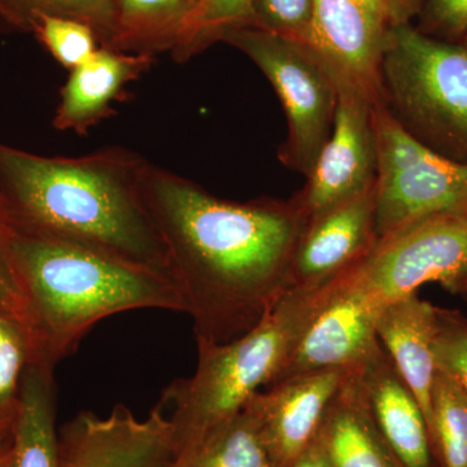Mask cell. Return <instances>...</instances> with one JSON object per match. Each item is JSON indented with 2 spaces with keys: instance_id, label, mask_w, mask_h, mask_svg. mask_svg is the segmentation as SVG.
<instances>
[{
  "instance_id": "cell-1",
  "label": "cell",
  "mask_w": 467,
  "mask_h": 467,
  "mask_svg": "<svg viewBox=\"0 0 467 467\" xmlns=\"http://www.w3.org/2000/svg\"><path fill=\"white\" fill-rule=\"evenodd\" d=\"M143 196L196 343L238 339L290 290L292 259L308 223L294 198L223 201L150 162Z\"/></svg>"
},
{
  "instance_id": "cell-2",
  "label": "cell",
  "mask_w": 467,
  "mask_h": 467,
  "mask_svg": "<svg viewBox=\"0 0 467 467\" xmlns=\"http://www.w3.org/2000/svg\"><path fill=\"white\" fill-rule=\"evenodd\" d=\"M149 164L122 147L45 158L0 143V223L86 245L171 278L144 202Z\"/></svg>"
},
{
  "instance_id": "cell-3",
  "label": "cell",
  "mask_w": 467,
  "mask_h": 467,
  "mask_svg": "<svg viewBox=\"0 0 467 467\" xmlns=\"http://www.w3.org/2000/svg\"><path fill=\"white\" fill-rule=\"evenodd\" d=\"M23 297L32 364L55 368L100 319L133 309L184 313L173 279L94 248L3 225Z\"/></svg>"
},
{
  "instance_id": "cell-4",
  "label": "cell",
  "mask_w": 467,
  "mask_h": 467,
  "mask_svg": "<svg viewBox=\"0 0 467 467\" xmlns=\"http://www.w3.org/2000/svg\"><path fill=\"white\" fill-rule=\"evenodd\" d=\"M326 285L291 288L259 325L233 342L196 343L195 373L175 380L162 396L161 404L171 408L169 418L173 423L177 451L235 416L254 393L275 382L317 308Z\"/></svg>"
},
{
  "instance_id": "cell-5",
  "label": "cell",
  "mask_w": 467,
  "mask_h": 467,
  "mask_svg": "<svg viewBox=\"0 0 467 467\" xmlns=\"http://www.w3.org/2000/svg\"><path fill=\"white\" fill-rule=\"evenodd\" d=\"M384 106L430 149L467 162V50L410 23L391 27L380 67Z\"/></svg>"
},
{
  "instance_id": "cell-6",
  "label": "cell",
  "mask_w": 467,
  "mask_h": 467,
  "mask_svg": "<svg viewBox=\"0 0 467 467\" xmlns=\"http://www.w3.org/2000/svg\"><path fill=\"white\" fill-rule=\"evenodd\" d=\"M223 42L250 57L275 88L288 126L278 158L306 177L333 131L337 101L333 70L306 43L263 27L232 30Z\"/></svg>"
},
{
  "instance_id": "cell-7",
  "label": "cell",
  "mask_w": 467,
  "mask_h": 467,
  "mask_svg": "<svg viewBox=\"0 0 467 467\" xmlns=\"http://www.w3.org/2000/svg\"><path fill=\"white\" fill-rule=\"evenodd\" d=\"M378 239L441 214H467V162L442 156L374 104Z\"/></svg>"
},
{
  "instance_id": "cell-8",
  "label": "cell",
  "mask_w": 467,
  "mask_h": 467,
  "mask_svg": "<svg viewBox=\"0 0 467 467\" xmlns=\"http://www.w3.org/2000/svg\"><path fill=\"white\" fill-rule=\"evenodd\" d=\"M355 269L383 306L431 282L467 294V214L426 218L378 239Z\"/></svg>"
},
{
  "instance_id": "cell-9",
  "label": "cell",
  "mask_w": 467,
  "mask_h": 467,
  "mask_svg": "<svg viewBox=\"0 0 467 467\" xmlns=\"http://www.w3.org/2000/svg\"><path fill=\"white\" fill-rule=\"evenodd\" d=\"M355 265L326 285L273 384L312 371L358 367L379 348L377 321L384 306L359 279Z\"/></svg>"
},
{
  "instance_id": "cell-10",
  "label": "cell",
  "mask_w": 467,
  "mask_h": 467,
  "mask_svg": "<svg viewBox=\"0 0 467 467\" xmlns=\"http://www.w3.org/2000/svg\"><path fill=\"white\" fill-rule=\"evenodd\" d=\"M335 77L337 101L333 131L306 175V186L294 196L308 220L364 192L377 181L374 104L378 100Z\"/></svg>"
},
{
  "instance_id": "cell-11",
  "label": "cell",
  "mask_w": 467,
  "mask_h": 467,
  "mask_svg": "<svg viewBox=\"0 0 467 467\" xmlns=\"http://www.w3.org/2000/svg\"><path fill=\"white\" fill-rule=\"evenodd\" d=\"M63 467H171L177 439L162 405L140 420L125 405L107 417L81 411L58 432Z\"/></svg>"
},
{
  "instance_id": "cell-12",
  "label": "cell",
  "mask_w": 467,
  "mask_h": 467,
  "mask_svg": "<svg viewBox=\"0 0 467 467\" xmlns=\"http://www.w3.org/2000/svg\"><path fill=\"white\" fill-rule=\"evenodd\" d=\"M391 27L383 0H315L306 43L335 76L379 100L380 67Z\"/></svg>"
},
{
  "instance_id": "cell-13",
  "label": "cell",
  "mask_w": 467,
  "mask_h": 467,
  "mask_svg": "<svg viewBox=\"0 0 467 467\" xmlns=\"http://www.w3.org/2000/svg\"><path fill=\"white\" fill-rule=\"evenodd\" d=\"M349 368L288 378L245 404L259 420L275 467H290L317 438L322 420Z\"/></svg>"
},
{
  "instance_id": "cell-14",
  "label": "cell",
  "mask_w": 467,
  "mask_h": 467,
  "mask_svg": "<svg viewBox=\"0 0 467 467\" xmlns=\"http://www.w3.org/2000/svg\"><path fill=\"white\" fill-rule=\"evenodd\" d=\"M377 241L374 183L308 220L292 259L290 290L322 287L364 259Z\"/></svg>"
},
{
  "instance_id": "cell-15",
  "label": "cell",
  "mask_w": 467,
  "mask_h": 467,
  "mask_svg": "<svg viewBox=\"0 0 467 467\" xmlns=\"http://www.w3.org/2000/svg\"><path fill=\"white\" fill-rule=\"evenodd\" d=\"M378 431L400 467H441L425 413L379 347L355 367Z\"/></svg>"
},
{
  "instance_id": "cell-16",
  "label": "cell",
  "mask_w": 467,
  "mask_h": 467,
  "mask_svg": "<svg viewBox=\"0 0 467 467\" xmlns=\"http://www.w3.org/2000/svg\"><path fill=\"white\" fill-rule=\"evenodd\" d=\"M156 57L99 47L70 70L60 90L52 125L57 130L86 135L115 115L113 104L125 99L126 88L149 72Z\"/></svg>"
},
{
  "instance_id": "cell-17",
  "label": "cell",
  "mask_w": 467,
  "mask_h": 467,
  "mask_svg": "<svg viewBox=\"0 0 467 467\" xmlns=\"http://www.w3.org/2000/svg\"><path fill=\"white\" fill-rule=\"evenodd\" d=\"M436 313V306L413 294L386 304L377 321L380 346L420 402L431 439Z\"/></svg>"
},
{
  "instance_id": "cell-18",
  "label": "cell",
  "mask_w": 467,
  "mask_h": 467,
  "mask_svg": "<svg viewBox=\"0 0 467 467\" xmlns=\"http://www.w3.org/2000/svg\"><path fill=\"white\" fill-rule=\"evenodd\" d=\"M316 442L331 467H400L378 431L355 368L326 411Z\"/></svg>"
},
{
  "instance_id": "cell-19",
  "label": "cell",
  "mask_w": 467,
  "mask_h": 467,
  "mask_svg": "<svg viewBox=\"0 0 467 467\" xmlns=\"http://www.w3.org/2000/svg\"><path fill=\"white\" fill-rule=\"evenodd\" d=\"M55 420L54 368L30 364L12 425L8 467H63Z\"/></svg>"
},
{
  "instance_id": "cell-20",
  "label": "cell",
  "mask_w": 467,
  "mask_h": 467,
  "mask_svg": "<svg viewBox=\"0 0 467 467\" xmlns=\"http://www.w3.org/2000/svg\"><path fill=\"white\" fill-rule=\"evenodd\" d=\"M199 0H115V29L109 47L156 57L171 52Z\"/></svg>"
},
{
  "instance_id": "cell-21",
  "label": "cell",
  "mask_w": 467,
  "mask_h": 467,
  "mask_svg": "<svg viewBox=\"0 0 467 467\" xmlns=\"http://www.w3.org/2000/svg\"><path fill=\"white\" fill-rule=\"evenodd\" d=\"M171 467H275L259 420L244 407L178 448Z\"/></svg>"
},
{
  "instance_id": "cell-22",
  "label": "cell",
  "mask_w": 467,
  "mask_h": 467,
  "mask_svg": "<svg viewBox=\"0 0 467 467\" xmlns=\"http://www.w3.org/2000/svg\"><path fill=\"white\" fill-rule=\"evenodd\" d=\"M45 17H67L88 24L109 47L115 29V0H0V30L33 34Z\"/></svg>"
},
{
  "instance_id": "cell-23",
  "label": "cell",
  "mask_w": 467,
  "mask_h": 467,
  "mask_svg": "<svg viewBox=\"0 0 467 467\" xmlns=\"http://www.w3.org/2000/svg\"><path fill=\"white\" fill-rule=\"evenodd\" d=\"M256 26L254 0H199L171 55L187 63L212 45L223 42L232 30Z\"/></svg>"
},
{
  "instance_id": "cell-24",
  "label": "cell",
  "mask_w": 467,
  "mask_h": 467,
  "mask_svg": "<svg viewBox=\"0 0 467 467\" xmlns=\"http://www.w3.org/2000/svg\"><path fill=\"white\" fill-rule=\"evenodd\" d=\"M431 401L432 441L441 467H467V396L436 371Z\"/></svg>"
},
{
  "instance_id": "cell-25",
  "label": "cell",
  "mask_w": 467,
  "mask_h": 467,
  "mask_svg": "<svg viewBox=\"0 0 467 467\" xmlns=\"http://www.w3.org/2000/svg\"><path fill=\"white\" fill-rule=\"evenodd\" d=\"M33 348L26 322L0 308V417L16 416L21 383L32 364Z\"/></svg>"
},
{
  "instance_id": "cell-26",
  "label": "cell",
  "mask_w": 467,
  "mask_h": 467,
  "mask_svg": "<svg viewBox=\"0 0 467 467\" xmlns=\"http://www.w3.org/2000/svg\"><path fill=\"white\" fill-rule=\"evenodd\" d=\"M33 36L69 72L85 63L100 47L94 29L73 18H42Z\"/></svg>"
},
{
  "instance_id": "cell-27",
  "label": "cell",
  "mask_w": 467,
  "mask_h": 467,
  "mask_svg": "<svg viewBox=\"0 0 467 467\" xmlns=\"http://www.w3.org/2000/svg\"><path fill=\"white\" fill-rule=\"evenodd\" d=\"M432 350L436 371L467 396V321L459 312L438 308Z\"/></svg>"
},
{
  "instance_id": "cell-28",
  "label": "cell",
  "mask_w": 467,
  "mask_h": 467,
  "mask_svg": "<svg viewBox=\"0 0 467 467\" xmlns=\"http://www.w3.org/2000/svg\"><path fill=\"white\" fill-rule=\"evenodd\" d=\"M315 0H254L256 26L306 43Z\"/></svg>"
},
{
  "instance_id": "cell-29",
  "label": "cell",
  "mask_w": 467,
  "mask_h": 467,
  "mask_svg": "<svg viewBox=\"0 0 467 467\" xmlns=\"http://www.w3.org/2000/svg\"><path fill=\"white\" fill-rule=\"evenodd\" d=\"M420 12L425 26L420 32L450 38L467 36V0H426Z\"/></svg>"
},
{
  "instance_id": "cell-30",
  "label": "cell",
  "mask_w": 467,
  "mask_h": 467,
  "mask_svg": "<svg viewBox=\"0 0 467 467\" xmlns=\"http://www.w3.org/2000/svg\"><path fill=\"white\" fill-rule=\"evenodd\" d=\"M0 308L23 318V297H21L16 273L9 254L7 235L2 223H0Z\"/></svg>"
},
{
  "instance_id": "cell-31",
  "label": "cell",
  "mask_w": 467,
  "mask_h": 467,
  "mask_svg": "<svg viewBox=\"0 0 467 467\" xmlns=\"http://www.w3.org/2000/svg\"><path fill=\"white\" fill-rule=\"evenodd\" d=\"M426 0H383L387 16L392 26L410 23L420 14Z\"/></svg>"
},
{
  "instance_id": "cell-32",
  "label": "cell",
  "mask_w": 467,
  "mask_h": 467,
  "mask_svg": "<svg viewBox=\"0 0 467 467\" xmlns=\"http://www.w3.org/2000/svg\"><path fill=\"white\" fill-rule=\"evenodd\" d=\"M290 467H331V465L326 459L324 451L315 441Z\"/></svg>"
},
{
  "instance_id": "cell-33",
  "label": "cell",
  "mask_w": 467,
  "mask_h": 467,
  "mask_svg": "<svg viewBox=\"0 0 467 467\" xmlns=\"http://www.w3.org/2000/svg\"><path fill=\"white\" fill-rule=\"evenodd\" d=\"M15 418L0 417V459H5L11 451L12 425Z\"/></svg>"
},
{
  "instance_id": "cell-34",
  "label": "cell",
  "mask_w": 467,
  "mask_h": 467,
  "mask_svg": "<svg viewBox=\"0 0 467 467\" xmlns=\"http://www.w3.org/2000/svg\"><path fill=\"white\" fill-rule=\"evenodd\" d=\"M9 454L5 459H0V467H8Z\"/></svg>"
},
{
  "instance_id": "cell-35",
  "label": "cell",
  "mask_w": 467,
  "mask_h": 467,
  "mask_svg": "<svg viewBox=\"0 0 467 467\" xmlns=\"http://www.w3.org/2000/svg\"><path fill=\"white\" fill-rule=\"evenodd\" d=\"M463 46H465L466 50H467V36H466L465 43H463Z\"/></svg>"
}]
</instances>
